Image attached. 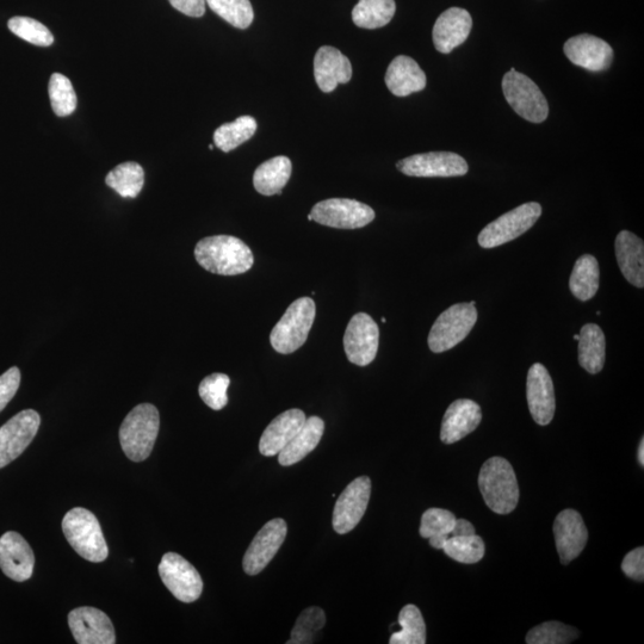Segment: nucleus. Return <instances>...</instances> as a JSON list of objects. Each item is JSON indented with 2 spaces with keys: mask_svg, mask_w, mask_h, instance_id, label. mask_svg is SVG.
<instances>
[{
  "mask_svg": "<svg viewBox=\"0 0 644 644\" xmlns=\"http://www.w3.org/2000/svg\"><path fill=\"white\" fill-rule=\"evenodd\" d=\"M195 258L203 269L220 276L245 274L255 264L250 247L232 235H214L198 241Z\"/></svg>",
  "mask_w": 644,
  "mask_h": 644,
  "instance_id": "1",
  "label": "nucleus"
},
{
  "mask_svg": "<svg viewBox=\"0 0 644 644\" xmlns=\"http://www.w3.org/2000/svg\"><path fill=\"white\" fill-rule=\"evenodd\" d=\"M479 487L486 505L498 515L516 510L519 487L515 470L503 457L489 458L480 470Z\"/></svg>",
  "mask_w": 644,
  "mask_h": 644,
  "instance_id": "2",
  "label": "nucleus"
},
{
  "mask_svg": "<svg viewBox=\"0 0 644 644\" xmlns=\"http://www.w3.org/2000/svg\"><path fill=\"white\" fill-rule=\"evenodd\" d=\"M160 426L158 408L151 404L136 406L120 427V442L130 461L142 462L150 457Z\"/></svg>",
  "mask_w": 644,
  "mask_h": 644,
  "instance_id": "3",
  "label": "nucleus"
},
{
  "mask_svg": "<svg viewBox=\"0 0 644 644\" xmlns=\"http://www.w3.org/2000/svg\"><path fill=\"white\" fill-rule=\"evenodd\" d=\"M63 530L70 546L90 562H103L109 555L101 524L89 510L76 507L66 513Z\"/></svg>",
  "mask_w": 644,
  "mask_h": 644,
  "instance_id": "4",
  "label": "nucleus"
},
{
  "mask_svg": "<svg viewBox=\"0 0 644 644\" xmlns=\"http://www.w3.org/2000/svg\"><path fill=\"white\" fill-rule=\"evenodd\" d=\"M315 312L317 308L311 297H301L291 303L270 334L272 348L278 354L290 355L305 345L314 324Z\"/></svg>",
  "mask_w": 644,
  "mask_h": 644,
  "instance_id": "5",
  "label": "nucleus"
},
{
  "mask_svg": "<svg viewBox=\"0 0 644 644\" xmlns=\"http://www.w3.org/2000/svg\"><path fill=\"white\" fill-rule=\"evenodd\" d=\"M478 321V309L473 303H456L439 315L433 324L429 339V348L435 354L449 351L463 342L472 332Z\"/></svg>",
  "mask_w": 644,
  "mask_h": 644,
  "instance_id": "6",
  "label": "nucleus"
},
{
  "mask_svg": "<svg viewBox=\"0 0 644 644\" xmlns=\"http://www.w3.org/2000/svg\"><path fill=\"white\" fill-rule=\"evenodd\" d=\"M503 91L507 103L524 120L542 123L548 119L549 105L535 82L511 68L503 79Z\"/></svg>",
  "mask_w": 644,
  "mask_h": 644,
  "instance_id": "7",
  "label": "nucleus"
},
{
  "mask_svg": "<svg viewBox=\"0 0 644 644\" xmlns=\"http://www.w3.org/2000/svg\"><path fill=\"white\" fill-rule=\"evenodd\" d=\"M541 215L540 203L522 204L483 228L478 239L479 245L483 249H494V247L510 243L528 232L541 218Z\"/></svg>",
  "mask_w": 644,
  "mask_h": 644,
  "instance_id": "8",
  "label": "nucleus"
},
{
  "mask_svg": "<svg viewBox=\"0 0 644 644\" xmlns=\"http://www.w3.org/2000/svg\"><path fill=\"white\" fill-rule=\"evenodd\" d=\"M311 215L318 224L338 229L363 228L375 220L373 208L350 198L321 201L315 204Z\"/></svg>",
  "mask_w": 644,
  "mask_h": 644,
  "instance_id": "9",
  "label": "nucleus"
},
{
  "mask_svg": "<svg viewBox=\"0 0 644 644\" xmlns=\"http://www.w3.org/2000/svg\"><path fill=\"white\" fill-rule=\"evenodd\" d=\"M159 574L164 585L182 603H194L201 597L203 581L197 569L183 556L167 553L161 559Z\"/></svg>",
  "mask_w": 644,
  "mask_h": 644,
  "instance_id": "10",
  "label": "nucleus"
},
{
  "mask_svg": "<svg viewBox=\"0 0 644 644\" xmlns=\"http://www.w3.org/2000/svg\"><path fill=\"white\" fill-rule=\"evenodd\" d=\"M380 330L375 320L367 313L352 317L344 336L346 357L358 367H367L374 362L379 351Z\"/></svg>",
  "mask_w": 644,
  "mask_h": 644,
  "instance_id": "11",
  "label": "nucleus"
},
{
  "mask_svg": "<svg viewBox=\"0 0 644 644\" xmlns=\"http://www.w3.org/2000/svg\"><path fill=\"white\" fill-rule=\"evenodd\" d=\"M41 425L40 414L22 411L0 427V469L14 462L34 441Z\"/></svg>",
  "mask_w": 644,
  "mask_h": 644,
  "instance_id": "12",
  "label": "nucleus"
},
{
  "mask_svg": "<svg viewBox=\"0 0 644 644\" xmlns=\"http://www.w3.org/2000/svg\"><path fill=\"white\" fill-rule=\"evenodd\" d=\"M398 170L406 176L432 177H461L467 175V161L452 152H430L416 154L399 161Z\"/></svg>",
  "mask_w": 644,
  "mask_h": 644,
  "instance_id": "13",
  "label": "nucleus"
},
{
  "mask_svg": "<svg viewBox=\"0 0 644 644\" xmlns=\"http://www.w3.org/2000/svg\"><path fill=\"white\" fill-rule=\"evenodd\" d=\"M371 495V481L361 476L352 481L337 500L333 511V529L339 535L348 534L361 522L368 509Z\"/></svg>",
  "mask_w": 644,
  "mask_h": 644,
  "instance_id": "14",
  "label": "nucleus"
},
{
  "mask_svg": "<svg viewBox=\"0 0 644 644\" xmlns=\"http://www.w3.org/2000/svg\"><path fill=\"white\" fill-rule=\"evenodd\" d=\"M287 532V523L282 518L272 519L266 523L246 550L243 561L245 573L249 575L262 573L286 541Z\"/></svg>",
  "mask_w": 644,
  "mask_h": 644,
  "instance_id": "15",
  "label": "nucleus"
},
{
  "mask_svg": "<svg viewBox=\"0 0 644 644\" xmlns=\"http://www.w3.org/2000/svg\"><path fill=\"white\" fill-rule=\"evenodd\" d=\"M68 625L79 644H114L115 629L110 618L95 608L74 609L68 615Z\"/></svg>",
  "mask_w": 644,
  "mask_h": 644,
  "instance_id": "16",
  "label": "nucleus"
},
{
  "mask_svg": "<svg viewBox=\"0 0 644 644\" xmlns=\"http://www.w3.org/2000/svg\"><path fill=\"white\" fill-rule=\"evenodd\" d=\"M526 398L532 419L541 426L550 424L556 408L554 383L547 368L541 363L532 365L529 370Z\"/></svg>",
  "mask_w": 644,
  "mask_h": 644,
  "instance_id": "17",
  "label": "nucleus"
},
{
  "mask_svg": "<svg viewBox=\"0 0 644 644\" xmlns=\"http://www.w3.org/2000/svg\"><path fill=\"white\" fill-rule=\"evenodd\" d=\"M563 51L573 65L591 72L609 70L613 60V49L609 43L590 34L572 37L565 43Z\"/></svg>",
  "mask_w": 644,
  "mask_h": 644,
  "instance_id": "18",
  "label": "nucleus"
},
{
  "mask_svg": "<svg viewBox=\"0 0 644 644\" xmlns=\"http://www.w3.org/2000/svg\"><path fill=\"white\" fill-rule=\"evenodd\" d=\"M554 536L557 553L562 565H568L582 553L588 540V531L580 513L565 510L554 522Z\"/></svg>",
  "mask_w": 644,
  "mask_h": 644,
  "instance_id": "19",
  "label": "nucleus"
},
{
  "mask_svg": "<svg viewBox=\"0 0 644 644\" xmlns=\"http://www.w3.org/2000/svg\"><path fill=\"white\" fill-rule=\"evenodd\" d=\"M35 567L34 551L15 531L0 537V568L6 577L17 582L32 578Z\"/></svg>",
  "mask_w": 644,
  "mask_h": 644,
  "instance_id": "20",
  "label": "nucleus"
},
{
  "mask_svg": "<svg viewBox=\"0 0 644 644\" xmlns=\"http://www.w3.org/2000/svg\"><path fill=\"white\" fill-rule=\"evenodd\" d=\"M314 77L319 89L330 94L339 84H348L352 78V65L346 55L331 46L319 48L314 58Z\"/></svg>",
  "mask_w": 644,
  "mask_h": 644,
  "instance_id": "21",
  "label": "nucleus"
},
{
  "mask_svg": "<svg viewBox=\"0 0 644 644\" xmlns=\"http://www.w3.org/2000/svg\"><path fill=\"white\" fill-rule=\"evenodd\" d=\"M473 20L467 10L450 8L444 11L433 27V43L439 53L449 54L467 41Z\"/></svg>",
  "mask_w": 644,
  "mask_h": 644,
  "instance_id": "22",
  "label": "nucleus"
},
{
  "mask_svg": "<svg viewBox=\"0 0 644 644\" xmlns=\"http://www.w3.org/2000/svg\"><path fill=\"white\" fill-rule=\"evenodd\" d=\"M482 420L481 407L473 400L452 402L444 414L441 439L444 444H454L478 429Z\"/></svg>",
  "mask_w": 644,
  "mask_h": 644,
  "instance_id": "23",
  "label": "nucleus"
},
{
  "mask_svg": "<svg viewBox=\"0 0 644 644\" xmlns=\"http://www.w3.org/2000/svg\"><path fill=\"white\" fill-rule=\"evenodd\" d=\"M306 419L305 412L299 408H293L272 420L260 438V454L266 457L280 454L301 430Z\"/></svg>",
  "mask_w": 644,
  "mask_h": 644,
  "instance_id": "24",
  "label": "nucleus"
},
{
  "mask_svg": "<svg viewBox=\"0 0 644 644\" xmlns=\"http://www.w3.org/2000/svg\"><path fill=\"white\" fill-rule=\"evenodd\" d=\"M426 74L416 60L399 55L390 63L386 73V85L396 97H407L426 88Z\"/></svg>",
  "mask_w": 644,
  "mask_h": 644,
  "instance_id": "25",
  "label": "nucleus"
},
{
  "mask_svg": "<svg viewBox=\"0 0 644 644\" xmlns=\"http://www.w3.org/2000/svg\"><path fill=\"white\" fill-rule=\"evenodd\" d=\"M616 257L625 280L634 287H644V244L634 233L623 231L616 238Z\"/></svg>",
  "mask_w": 644,
  "mask_h": 644,
  "instance_id": "26",
  "label": "nucleus"
},
{
  "mask_svg": "<svg viewBox=\"0 0 644 644\" xmlns=\"http://www.w3.org/2000/svg\"><path fill=\"white\" fill-rule=\"evenodd\" d=\"M325 432V423L319 417L306 419L301 430L291 439V442L278 454V462L283 467L299 463L318 447Z\"/></svg>",
  "mask_w": 644,
  "mask_h": 644,
  "instance_id": "27",
  "label": "nucleus"
},
{
  "mask_svg": "<svg viewBox=\"0 0 644 644\" xmlns=\"http://www.w3.org/2000/svg\"><path fill=\"white\" fill-rule=\"evenodd\" d=\"M293 164L288 157L271 158L257 167L253 175V185L260 195H281L289 182Z\"/></svg>",
  "mask_w": 644,
  "mask_h": 644,
  "instance_id": "28",
  "label": "nucleus"
},
{
  "mask_svg": "<svg viewBox=\"0 0 644 644\" xmlns=\"http://www.w3.org/2000/svg\"><path fill=\"white\" fill-rule=\"evenodd\" d=\"M579 342V363L587 373H600L605 364L606 342L604 332L598 325L587 324L581 328Z\"/></svg>",
  "mask_w": 644,
  "mask_h": 644,
  "instance_id": "29",
  "label": "nucleus"
},
{
  "mask_svg": "<svg viewBox=\"0 0 644 644\" xmlns=\"http://www.w3.org/2000/svg\"><path fill=\"white\" fill-rule=\"evenodd\" d=\"M600 283L598 260L591 255L581 256L574 265L569 288L578 300L586 302L596 296Z\"/></svg>",
  "mask_w": 644,
  "mask_h": 644,
  "instance_id": "30",
  "label": "nucleus"
},
{
  "mask_svg": "<svg viewBox=\"0 0 644 644\" xmlns=\"http://www.w3.org/2000/svg\"><path fill=\"white\" fill-rule=\"evenodd\" d=\"M395 11V0H359L352 10V21L359 28L379 29L393 20Z\"/></svg>",
  "mask_w": 644,
  "mask_h": 644,
  "instance_id": "31",
  "label": "nucleus"
},
{
  "mask_svg": "<svg viewBox=\"0 0 644 644\" xmlns=\"http://www.w3.org/2000/svg\"><path fill=\"white\" fill-rule=\"evenodd\" d=\"M108 187L123 198H135L141 193L145 184V171L134 161L120 164L105 178Z\"/></svg>",
  "mask_w": 644,
  "mask_h": 644,
  "instance_id": "32",
  "label": "nucleus"
},
{
  "mask_svg": "<svg viewBox=\"0 0 644 644\" xmlns=\"http://www.w3.org/2000/svg\"><path fill=\"white\" fill-rule=\"evenodd\" d=\"M454 513L443 509L427 510L421 517L420 536L430 541L431 547L443 549L445 541L448 540L450 532L456 523Z\"/></svg>",
  "mask_w": 644,
  "mask_h": 644,
  "instance_id": "33",
  "label": "nucleus"
},
{
  "mask_svg": "<svg viewBox=\"0 0 644 644\" xmlns=\"http://www.w3.org/2000/svg\"><path fill=\"white\" fill-rule=\"evenodd\" d=\"M257 132V121L251 116H241L231 123H225L214 133V144L228 153L249 141Z\"/></svg>",
  "mask_w": 644,
  "mask_h": 644,
  "instance_id": "34",
  "label": "nucleus"
},
{
  "mask_svg": "<svg viewBox=\"0 0 644 644\" xmlns=\"http://www.w3.org/2000/svg\"><path fill=\"white\" fill-rule=\"evenodd\" d=\"M400 631L390 636V644H425L426 625L416 605H406L399 615Z\"/></svg>",
  "mask_w": 644,
  "mask_h": 644,
  "instance_id": "35",
  "label": "nucleus"
},
{
  "mask_svg": "<svg viewBox=\"0 0 644 644\" xmlns=\"http://www.w3.org/2000/svg\"><path fill=\"white\" fill-rule=\"evenodd\" d=\"M206 4L234 28L247 29L255 18L250 0H206Z\"/></svg>",
  "mask_w": 644,
  "mask_h": 644,
  "instance_id": "36",
  "label": "nucleus"
},
{
  "mask_svg": "<svg viewBox=\"0 0 644 644\" xmlns=\"http://www.w3.org/2000/svg\"><path fill=\"white\" fill-rule=\"evenodd\" d=\"M450 559L466 565H473L483 559L486 553L485 542L478 535L450 537L443 549Z\"/></svg>",
  "mask_w": 644,
  "mask_h": 644,
  "instance_id": "37",
  "label": "nucleus"
},
{
  "mask_svg": "<svg viewBox=\"0 0 644 644\" xmlns=\"http://www.w3.org/2000/svg\"><path fill=\"white\" fill-rule=\"evenodd\" d=\"M48 94L54 114L59 117L70 116L77 108V95L71 80L61 73L52 74L49 80Z\"/></svg>",
  "mask_w": 644,
  "mask_h": 644,
  "instance_id": "38",
  "label": "nucleus"
},
{
  "mask_svg": "<svg viewBox=\"0 0 644 644\" xmlns=\"http://www.w3.org/2000/svg\"><path fill=\"white\" fill-rule=\"evenodd\" d=\"M326 624V616L324 610L312 606L305 611H302L299 618H297L295 627L291 631L290 640L288 644H308L315 642L320 631L324 629Z\"/></svg>",
  "mask_w": 644,
  "mask_h": 644,
  "instance_id": "39",
  "label": "nucleus"
},
{
  "mask_svg": "<svg viewBox=\"0 0 644 644\" xmlns=\"http://www.w3.org/2000/svg\"><path fill=\"white\" fill-rule=\"evenodd\" d=\"M579 630L561 622L550 621L537 625L526 635L528 644H568L577 640Z\"/></svg>",
  "mask_w": 644,
  "mask_h": 644,
  "instance_id": "40",
  "label": "nucleus"
},
{
  "mask_svg": "<svg viewBox=\"0 0 644 644\" xmlns=\"http://www.w3.org/2000/svg\"><path fill=\"white\" fill-rule=\"evenodd\" d=\"M11 33L34 46L49 47L54 43V36L45 24L34 18L17 16L8 22Z\"/></svg>",
  "mask_w": 644,
  "mask_h": 644,
  "instance_id": "41",
  "label": "nucleus"
},
{
  "mask_svg": "<svg viewBox=\"0 0 644 644\" xmlns=\"http://www.w3.org/2000/svg\"><path fill=\"white\" fill-rule=\"evenodd\" d=\"M231 379L226 374H212L206 377L198 387V394L204 404L214 411H221L228 404L227 390Z\"/></svg>",
  "mask_w": 644,
  "mask_h": 644,
  "instance_id": "42",
  "label": "nucleus"
},
{
  "mask_svg": "<svg viewBox=\"0 0 644 644\" xmlns=\"http://www.w3.org/2000/svg\"><path fill=\"white\" fill-rule=\"evenodd\" d=\"M21 385V371L14 367L0 376V412L14 399Z\"/></svg>",
  "mask_w": 644,
  "mask_h": 644,
  "instance_id": "43",
  "label": "nucleus"
},
{
  "mask_svg": "<svg viewBox=\"0 0 644 644\" xmlns=\"http://www.w3.org/2000/svg\"><path fill=\"white\" fill-rule=\"evenodd\" d=\"M622 571L628 578L642 582L644 580V549L636 548L622 562Z\"/></svg>",
  "mask_w": 644,
  "mask_h": 644,
  "instance_id": "44",
  "label": "nucleus"
},
{
  "mask_svg": "<svg viewBox=\"0 0 644 644\" xmlns=\"http://www.w3.org/2000/svg\"><path fill=\"white\" fill-rule=\"evenodd\" d=\"M177 11L189 17L200 18L206 14V0H169Z\"/></svg>",
  "mask_w": 644,
  "mask_h": 644,
  "instance_id": "45",
  "label": "nucleus"
},
{
  "mask_svg": "<svg viewBox=\"0 0 644 644\" xmlns=\"http://www.w3.org/2000/svg\"><path fill=\"white\" fill-rule=\"evenodd\" d=\"M475 529L472 523L466 519H457L454 529L450 532V537L472 536L475 535Z\"/></svg>",
  "mask_w": 644,
  "mask_h": 644,
  "instance_id": "46",
  "label": "nucleus"
},
{
  "mask_svg": "<svg viewBox=\"0 0 644 644\" xmlns=\"http://www.w3.org/2000/svg\"><path fill=\"white\" fill-rule=\"evenodd\" d=\"M639 462L641 466H644V439L642 438V441L640 443V448H639Z\"/></svg>",
  "mask_w": 644,
  "mask_h": 644,
  "instance_id": "47",
  "label": "nucleus"
},
{
  "mask_svg": "<svg viewBox=\"0 0 644 644\" xmlns=\"http://www.w3.org/2000/svg\"><path fill=\"white\" fill-rule=\"evenodd\" d=\"M579 338H580L579 334H575L574 339L579 340Z\"/></svg>",
  "mask_w": 644,
  "mask_h": 644,
  "instance_id": "48",
  "label": "nucleus"
},
{
  "mask_svg": "<svg viewBox=\"0 0 644 644\" xmlns=\"http://www.w3.org/2000/svg\"><path fill=\"white\" fill-rule=\"evenodd\" d=\"M312 220H313L312 215H311V214H309V215H308V221H312Z\"/></svg>",
  "mask_w": 644,
  "mask_h": 644,
  "instance_id": "49",
  "label": "nucleus"
},
{
  "mask_svg": "<svg viewBox=\"0 0 644 644\" xmlns=\"http://www.w3.org/2000/svg\"><path fill=\"white\" fill-rule=\"evenodd\" d=\"M209 150H210V151H213V150H214V145H210V146H209Z\"/></svg>",
  "mask_w": 644,
  "mask_h": 644,
  "instance_id": "50",
  "label": "nucleus"
}]
</instances>
